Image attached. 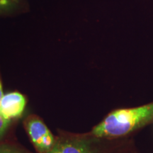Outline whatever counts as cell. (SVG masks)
I'll use <instances>...</instances> for the list:
<instances>
[{"label": "cell", "instance_id": "cell-1", "mask_svg": "<svg viewBox=\"0 0 153 153\" xmlns=\"http://www.w3.org/2000/svg\"><path fill=\"white\" fill-rule=\"evenodd\" d=\"M153 118V104L120 109L108 115L92 133L97 137H116L125 135Z\"/></svg>", "mask_w": 153, "mask_h": 153}, {"label": "cell", "instance_id": "cell-4", "mask_svg": "<svg viewBox=\"0 0 153 153\" xmlns=\"http://www.w3.org/2000/svg\"><path fill=\"white\" fill-rule=\"evenodd\" d=\"M26 127L32 143L38 152H40L43 139L51 133V131L41 120L36 117H30L28 119Z\"/></svg>", "mask_w": 153, "mask_h": 153}, {"label": "cell", "instance_id": "cell-2", "mask_svg": "<svg viewBox=\"0 0 153 153\" xmlns=\"http://www.w3.org/2000/svg\"><path fill=\"white\" fill-rule=\"evenodd\" d=\"M44 153H97L90 141L72 138L55 142L51 150Z\"/></svg>", "mask_w": 153, "mask_h": 153}, {"label": "cell", "instance_id": "cell-5", "mask_svg": "<svg viewBox=\"0 0 153 153\" xmlns=\"http://www.w3.org/2000/svg\"><path fill=\"white\" fill-rule=\"evenodd\" d=\"M0 153H30L24 149L9 144H0Z\"/></svg>", "mask_w": 153, "mask_h": 153}, {"label": "cell", "instance_id": "cell-3", "mask_svg": "<svg viewBox=\"0 0 153 153\" xmlns=\"http://www.w3.org/2000/svg\"><path fill=\"white\" fill-rule=\"evenodd\" d=\"M26 104V99L22 94H7L4 95L0 103V113L8 119L18 117L24 111Z\"/></svg>", "mask_w": 153, "mask_h": 153}, {"label": "cell", "instance_id": "cell-7", "mask_svg": "<svg viewBox=\"0 0 153 153\" xmlns=\"http://www.w3.org/2000/svg\"><path fill=\"white\" fill-rule=\"evenodd\" d=\"M4 97L3 95V91H2V85H1V81H0V103H1V99H2V97Z\"/></svg>", "mask_w": 153, "mask_h": 153}, {"label": "cell", "instance_id": "cell-6", "mask_svg": "<svg viewBox=\"0 0 153 153\" xmlns=\"http://www.w3.org/2000/svg\"><path fill=\"white\" fill-rule=\"evenodd\" d=\"M10 119L5 118L2 114L0 113V136L2 135L5 130L7 129V126H8Z\"/></svg>", "mask_w": 153, "mask_h": 153}]
</instances>
